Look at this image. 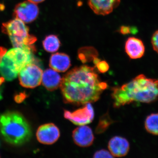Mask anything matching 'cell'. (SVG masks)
<instances>
[{"mask_svg":"<svg viewBox=\"0 0 158 158\" xmlns=\"http://www.w3.org/2000/svg\"><path fill=\"white\" fill-rule=\"evenodd\" d=\"M60 87L65 103L79 106L97 101L108 85L101 81L94 68L83 65L65 75Z\"/></svg>","mask_w":158,"mask_h":158,"instance_id":"obj_1","label":"cell"},{"mask_svg":"<svg viewBox=\"0 0 158 158\" xmlns=\"http://www.w3.org/2000/svg\"><path fill=\"white\" fill-rule=\"evenodd\" d=\"M114 107L134 102L151 103L158 99V79L147 78L140 74L121 87L113 88Z\"/></svg>","mask_w":158,"mask_h":158,"instance_id":"obj_2","label":"cell"},{"mask_svg":"<svg viewBox=\"0 0 158 158\" xmlns=\"http://www.w3.org/2000/svg\"><path fill=\"white\" fill-rule=\"evenodd\" d=\"M0 133L4 140L13 145H21L31 139V126L21 113L9 111L0 116Z\"/></svg>","mask_w":158,"mask_h":158,"instance_id":"obj_3","label":"cell"},{"mask_svg":"<svg viewBox=\"0 0 158 158\" xmlns=\"http://www.w3.org/2000/svg\"><path fill=\"white\" fill-rule=\"evenodd\" d=\"M34 46L13 47L6 52L0 61V73L7 81H13L21 70L27 65L35 62Z\"/></svg>","mask_w":158,"mask_h":158,"instance_id":"obj_4","label":"cell"},{"mask_svg":"<svg viewBox=\"0 0 158 158\" xmlns=\"http://www.w3.org/2000/svg\"><path fill=\"white\" fill-rule=\"evenodd\" d=\"M2 31L8 35L13 47H26L34 46L37 38L29 32L28 27L22 21L15 18L2 25Z\"/></svg>","mask_w":158,"mask_h":158,"instance_id":"obj_5","label":"cell"},{"mask_svg":"<svg viewBox=\"0 0 158 158\" xmlns=\"http://www.w3.org/2000/svg\"><path fill=\"white\" fill-rule=\"evenodd\" d=\"M43 70L34 62L23 69L19 74L20 85L26 88H34L39 86L42 81Z\"/></svg>","mask_w":158,"mask_h":158,"instance_id":"obj_6","label":"cell"},{"mask_svg":"<svg viewBox=\"0 0 158 158\" xmlns=\"http://www.w3.org/2000/svg\"><path fill=\"white\" fill-rule=\"evenodd\" d=\"M94 116V111L90 103L86 104L83 107L74 112L65 110L64 112L65 118L78 126L86 125L92 122Z\"/></svg>","mask_w":158,"mask_h":158,"instance_id":"obj_7","label":"cell"},{"mask_svg":"<svg viewBox=\"0 0 158 158\" xmlns=\"http://www.w3.org/2000/svg\"><path fill=\"white\" fill-rule=\"evenodd\" d=\"M39 13V9L36 4L29 1L19 3L15 7L13 15L24 23H28L35 20Z\"/></svg>","mask_w":158,"mask_h":158,"instance_id":"obj_8","label":"cell"},{"mask_svg":"<svg viewBox=\"0 0 158 158\" xmlns=\"http://www.w3.org/2000/svg\"><path fill=\"white\" fill-rule=\"evenodd\" d=\"M59 128L53 123L42 125L38 128L36 133L37 140L43 144H53L60 137Z\"/></svg>","mask_w":158,"mask_h":158,"instance_id":"obj_9","label":"cell"},{"mask_svg":"<svg viewBox=\"0 0 158 158\" xmlns=\"http://www.w3.org/2000/svg\"><path fill=\"white\" fill-rule=\"evenodd\" d=\"M72 136L74 142L79 147H89L94 141L92 129L86 125L80 126L77 127L73 132Z\"/></svg>","mask_w":158,"mask_h":158,"instance_id":"obj_10","label":"cell"},{"mask_svg":"<svg viewBox=\"0 0 158 158\" xmlns=\"http://www.w3.org/2000/svg\"><path fill=\"white\" fill-rule=\"evenodd\" d=\"M121 0H88L89 7L94 13L106 15L118 7Z\"/></svg>","mask_w":158,"mask_h":158,"instance_id":"obj_11","label":"cell"},{"mask_svg":"<svg viewBox=\"0 0 158 158\" xmlns=\"http://www.w3.org/2000/svg\"><path fill=\"white\" fill-rule=\"evenodd\" d=\"M145 50L143 41L137 37H129L125 43V51L130 59H137L142 58Z\"/></svg>","mask_w":158,"mask_h":158,"instance_id":"obj_12","label":"cell"},{"mask_svg":"<svg viewBox=\"0 0 158 158\" xmlns=\"http://www.w3.org/2000/svg\"><path fill=\"white\" fill-rule=\"evenodd\" d=\"M108 148L113 157H121L126 156L129 151V142L126 138L115 136L110 139Z\"/></svg>","mask_w":158,"mask_h":158,"instance_id":"obj_13","label":"cell"},{"mask_svg":"<svg viewBox=\"0 0 158 158\" xmlns=\"http://www.w3.org/2000/svg\"><path fill=\"white\" fill-rule=\"evenodd\" d=\"M49 66L58 72H65L71 66L69 56L63 53L52 54L50 58Z\"/></svg>","mask_w":158,"mask_h":158,"instance_id":"obj_14","label":"cell"},{"mask_svg":"<svg viewBox=\"0 0 158 158\" xmlns=\"http://www.w3.org/2000/svg\"><path fill=\"white\" fill-rule=\"evenodd\" d=\"M62 80L58 72L52 69H48L43 72L42 85L50 91H53L60 87Z\"/></svg>","mask_w":158,"mask_h":158,"instance_id":"obj_15","label":"cell"},{"mask_svg":"<svg viewBox=\"0 0 158 158\" xmlns=\"http://www.w3.org/2000/svg\"><path fill=\"white\" fill-rule=\"evenodd\" d=\"M44 48L46 52L54 53L59 50L61 42L56 35H49L46 37L43 41Z\"/></svg>","mask_w":158,"mask_h":158,"instance_id":"obj_16","label":"cell"},{"mask_svg":"<svg viewBox=\"0 0 158 158\" xmlns=\"http://www.w3.org/2000/svg\"><path fill=\"white\" fill-rule=\"evenodd\" d=\"M78 58L83 63L90 62L98 56V52L92 47L81 48L78 52Z\"/></svg>","mask_w":158,"mask_h":158,"instance_id":"obj_17","label":"cell"},{"mask_svg":"<svg viewBox=\"0 0 158 158\" xmlns=\"http://www.w3.org/2000/svg\"><path fill=\"white\" fill-rule=\"evenodd\" d=\"M144 126L148 132L158 135V113H152L148 116L145 119Z\"/></svg>","mask_w":158,"mask_h":158,"instance_id":"obj_18","label":"cell"},{"mask_svg":"<svg viewBox=\"0 0 158 158\" xmlns=\"http://www.w3.org/2000/svg\"><path fill=\"white\" fill-rule=\"evenodd\" d=\"M113 122V120L110 118L108 113L102 116L100 118L97 127H96L97 134H100L104 132Z\"/></svg>","mask_w":158,"mask_h":158,"instance_id":"obj_19","label":"cell"},{"mask_svg":"<svg viewBox=\"0 0 158 158\" xmlns=\"http://www.w3.org/2000/svg\"><path fill=\"white\" fill-rule=\"evenodd\" d=\"M95 67L98 69L99 71L104 73L109 69V65L107 62L105 61H99L95 65Z\"/></svg>","mask_w":158,"mask_h":158,"instance_id":"obj_20","label":"cell"},{"mask_svg":"<svg viewBox=\"0 0 158 158\" xmlns=\"http://www.w3.org/2000/svg\"><path fill=\"white\" fill-rule=\"evenodd\" d=\"M94 158H113V156L111 154L110 152L105 149L98 151L94 153Z\"/></svg>","mask_w":158,"mask_h":158,"instance_id":"obj_21","label":"cell"},{"mask_svg":"<svg viewBox=\"0 0 158 158\" xmlns=\"http://www.w3.org/2000/svg\"><path fill=\"white\" fill-rule=\"evenodd\" d=\"M153 49L158 54V30L153 34L151 39Z\"/></svg>","mask_w":158,"mask_h":158,"instance_id":"obj_22","label":"cell"},{"mask_svg":"<svg viewBox=\"0 0 158 158\" xmlns=\"http://www.w3.org/2000/svg\"><path fill=\"white\" fill-rule=\"evenodd\" d=\"M133 28H131L130 27H127V26H122L120 27V33L123 35H126V34H131V32H137V30L136 29H135L133 30Z\"/></svg>","mask_w":158,"mask_h":158,"instance_id":"obj_23","label":"cell"},{"mask_svg":"<svg viewBox=\"0 0 158 158\" xmlns=\"http://www.w3.org/2000/svg\"><path fill=\"white\" fill-rule=\"evenodd\" d=\"M6 52H7L6 49L2 47H0V61H1L2 57L5 55Z\"/></svg>","mask_w":158,"mask_h":158,"instance_id":"obj_24","label":"cell"},{"mask_svg":"<svg viewBox=\"0 0 158 158\" xmlns=\"http://www.w3.org/2000/svg\"><path fill=\"white\" fill-rule=\"evenodd\" d=\"M28 1L34 3V4H38V3H40L44 1L45 0H27Z\"/></svg>","mask_w":158,"mask_h":158,"instance_id":"obj_25","label":"cell"}]
</instances>
